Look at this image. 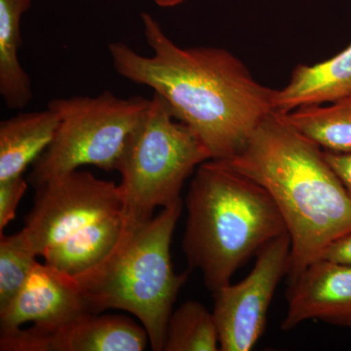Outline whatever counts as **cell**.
<instances>
[{
    "instance_id": "5b68a950",
    "label": "cell",
    "mask_w": 351,
    "mask_h": 351,
    "mask_svg": "<svg viewBox=\"0 0 351 351\" xmlns=\"http://www.w3.org/2000/svg\"><path fill=\"white\" fill-rule=\"evenodd\" d=\"M209 159L197 136L176 119L160 95L154 93L117 164L122 228L147 223L156 208L182 199L184 182Z\"/></svg>"
},
{
    "instance_id": "30bf717a",
    "label": "cell",
    "mask_w": 351,
    "mask_h": 351,
    "mask_svg": "<svg viewBox=\"0 0 351 351\" xmlns=\"http://www.w3.org/2000/svg\"><path fill=\"white\" fill-rule=\"evenodd\" d=\"M289 280L283 331L307 320L351 328V263L320 258Z\"/></svg>"
},
{
    "instance_id": "7402d4cb",
    "label": "cell",
    "mask_w": 351,
    "mask_h": 351,
    "mask_svg": "<svg viewBox=\"0 0 351 351\" xmlns=\"http://www.w3.org/2000/svg\"><path fill=\"white\" fill-rule=\"evenodd\" d=\"M186 1V0H154V2L157 4V5L160 7H174L179 5V4L182 3V2Z\"/></svg>"
},
{
    "instance_id": "4fadbf2b",
    "label": "cell",
    "mask_w": 351,
    "mask_h": 351,
    "mask_svg": "<svg viewBox=\"0 0 351 351\" xmlns=\"http://www.w3.org/2000/svg\"><path fill=\"white\" fill-rule=\"evenodd\" d=\"M60 117L49 107L22 112L0 123V182L21 177L56 136Z\"/></svg>"
},
{
    "instance_id": "7a4b0ae2",
    "label": "cell",
    "mask_w": 351,
    "mask_h": 351,
    "mask_svg": "<svg viewBox=\"0 0 351 351\" xmlns=\"http://www.w3.org/2000/svg\"><path fill=\"white\" fill-rule=\"evenodd\" d=\"M226 161L274 200L291 239L289 279L351 232V198L324 149L272 112L247 144Z\"/></svg>"
},
{
    "instance_id": "3957f363",
    "label": "cell",
    "mask_w": 351,
    "mask_h": 351,
    "mask_svg": "<svg viewBox=\"0 0 351 351\" xmlns=\"http://www.w3.org/2000/svg\"><path fill=\"white\" fill-rule=\"evenodd\" d=\"M182 239L189 270L199 269L212 293L287 226L269 193L228 165L209 159L195 170L186 198Z\"/></svg>"
},
{
    "instance_id": "8fae6325",
    "label": "cell",
    "mask_w": 351,
    "mask_h": 351,
    "mask_svg": "<svg viewBox=\"0 0 351 351\" xmlns=\"http://www.w3.org/2000/svg\"><path fill=\"white\" fill-rule=\"evenodd\" d=\"M92 313L75 277L47 263H36L19 292L0 311L1 331L25 323L50 324Z\"/></svg>"
},
{
    "instance_id": "e0dca14e",
    "label": "cell",
    "mask_w": 351,
    "mask_h": 351,
    "mask_svg": "<svg viewBox=\"0 0 351 351\" xmlns=\"http://www.w3.org/2000/svg\"><path fill=\"white\" fill-rule=\"evenodd\" d=\"M163 350H219V331L213 313L200 302H184L171 314Z\"/></svg>"
},
{
    "instance_id": "7c38bea8",
    "label": "cell",
    "mask_w": 351,
    "mask_h": 351,
    "mask_svg": "<svg viewBox=\"0 0 351 351\" xmlns=\"http://www.w3.org/2000/svg\"><path fill=\"white\" fill-rule=\"evenodd\" d=\"M351 95V43L326 61L299 64L289 82L276 89L274 112L289 113L298 108L332 104Z\"/></svg>"
},
{
    "instance_id": "44dd1931",
    "label": "cell",
    "mask_w": 351,
    "mask_h": 351,
    "mask_svg": "<svg viewBox=\"0 0 351 351\" xmlns=\"http://www.w3.org/2000/svg\"><path fill=\"white\" fill-rule=\"evenodd\" d=\"M321 258L351 263V232L330 245Z\"/></svg>"
},
{
    "instance_id": "9c48e42d",
    "label": "cell",
    "mask_w": 351,
    "mask_h": 351,
    "mask_svg": "<svg viewBox=\"0 0 351 351\" xmlns=\"http://www.w3.org/2000/svg\"><path fill=\"white\" fill-rule=\"evenodd\" d=\"M145 328L121 315L83 313L61 322L1 331V351H142Z\"/></svg>"
},
{
    "instance_id": "8992f818",
    "label": "cell",
    "mask_w": 351,
    "mask_h": 351,
    "mask_svg": "<svg viewBox=\"0 0 351 351\" xmlns=\"http://www.w3.org/2000/svg\"><path fill=\"white\" fill-rule=\"evenodd\" d=\"M149 101L141 96L121 99L110 91L51 101L48 107L59 115V127L52 144L34 162L27 182L36 188L84 165L117 170Z\"/></svg>"
},
{
    "instance_id": "ba28073f",
    "label": "cell",
    "mask_w": 351,
    "mask_h": 351,
    "mask_svg": "<svg viewBox=\"0 0 351 351\" xmlns=\"http://www.w3.org/2000/svg\"><path fill=\"white\" fill-rule=\"evenodd\" d=\"M243 280L213 292L219 350L249 351L262 338L279 283L291 267V239L284 233L263 247Z\"/></svg>"
},
{
    "instance_id": "277c9868",
    "label": "cell",
    "mask_w": 351,
    "mask_h": 351,
    "mask_svg": "<svg viewBox=\"0 0 351 351\" xmlns=\"http://www.w3.org/2000/svg\"><path fill=\"white\" fill-rule=\"evenodd\" d=\"M182 200L147 223L124 230L107 257L73 276L89 311L121 309L140 320L152 350H163L168 321L189 272L176 274L170 247Z\"/></svg>"
},
{
    "instance_id": "6da1fadb",
    "label": "cell",
    "mask_w": 351,
    "mask_h": 351,
    "mask_svg": "<svg viewBox=\"0 0 351 351\" xmlns=\"http://www.w3.org/2000/svg\"><path fill=\"white\" fill-rule=\"evenodd\" d=\"M141 19L152 56L122 43L108 45L122 77L152 88L189 127L211 159L228 160L245 147L267 115L276 89L258 82L243 62L223 48H182L151 15Z\"/></svg>"
},
{
    "instance_id": "9a60e30c",
    "label": "cell",
    "mask_w": 351,
    "mask_h": 351,
    "mask_svg": "<svg viewBox=\"0 0 351 351\" xmlns=\"http://www.w3.org/2000/svg\"><path fill=\"white\" fill-rule=\"evenodd\" d=\"M122 226V213L96 221L46 251L44 263L69 276H78L107 257L119 239Z\"/></svg>"
},
{
    "instance_id": "ffe728a7",
    "label": "cell",
    "mask_w": 351,
    "mask_h": 351,
    "mask_svg": "<svg viewBox=\"0 0 351 351\" xmlns=\"http://www.w3.org/2000/svg\"><path fill=\"white\" fill-rule=\"evenodd\" d=\"M324 152L328 162L341 180L351 198V149L348 152Z\"/></svg>"
},
{
    "instance_id": "5bb4252c",
    "label": "cell",
    "mask_w": 351,
    "mask_h": 351,
    "mask_svg": "<svg viewBox=\"0 0 351 351\" xmlns=\"http://www.w3.org/2000/svg\"><path fill=\"white\" fill-rule=\"evenodd\" d=\"M32 0H0V94L8 108H24L32 101L31 78L19 61L21 20Z\"/></svg>"
},
{
    "instance_id": "d6986e66",
    "label": "cell",
    "mask_w": 351,
    "mask_h": 351,
    "mask_svg": "<svg viewBox=\"0 0 351 351\" xmlns=\"http://www.w3.org/2000/svg\"><path fill=\"white\" fill-rule=\"evenodd\" d=\"M29 182L24 177L0 182V232L15 219L21 199L27 191Z\"/></svg>"
},
{
    "instance_id": "52a82bcc",
    "label": "cell",
    "mask_w": 351,
    "mask_h": 351,
    "mask_svg": "<svg viewBox=\"0 0 351 351\" xmlns=\"http://www.w3.org/2000/svg\"><path fill=\"white\" fill-rule=\"evenodd\" d=\"M25 233L38 257L96 221L122 213L119 184L75 170L36 186Z\"/></svg>"
},
{
    "instance_id": "ac0fdd59",
    "label": "cell",
    "mask_w": 351,
    "mask_h": 351,
    "mask_svg": "<svg viewBox=\"0 0 351 351\" xmlns=\"http://www.w3.org/2000/svg\"><path fill=\"white\" fill-rule=\"evenodd\" d=\"M38 254L23 230L0 239V311L19 292L38 263Z\"/></svg>"
},
{
    "instance_id": "2e32d148",
    "label": "cell",
    "mask_w": 351,
    "mask_h": 351,
    "mask_svg": "<svg viewBox=\"0 0 351 351\" xmlns=\"http://www.w3.org/2000/svg\"><path fill=\"white\" fill-rule=\"evenodd\" d=\"M284 115L324 151H350L351 95L329 105L298 108Z\"/></svg>"
}]
</instances>
